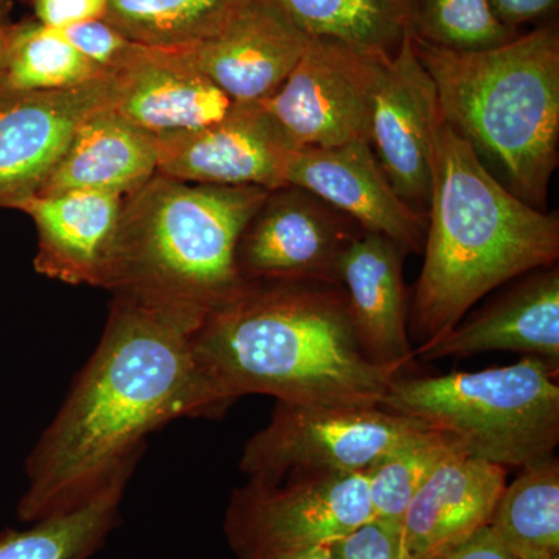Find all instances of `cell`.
Returning a JSON list of instances; mask_svg holds the SVG:
<instances>
[{"label": "cell", "instance_id": "1", "mask_svg": "<svg viewBox=\"0 0 559 559\" xmlns=\"http://www.w3.org/2000/svg\"><path fill=\"white\" fill-rule=\"evenodd\" d=\"M112 297L100 344L28 455L17 507L28 524L80 506L134 471L154 430L227 411L194 353L204 318Z\"/></svg>", "mask_w": 559, "mask_h": 559}, {"label": "cell", "instance_id": "2", "mask_svg": "<svg viewBox=\"0 0 559 559\" xmlns=\"http://www.w3.org/2000/svg\"><path fill=\"white\" fill-rule=\"evenodd\" d=\"M193 347L226 409L250 393L308 406L380 407L399 371L360 347L340 285L242 282L205 314Z\"/></svg>", "mask_w": 559, "mask_h": 559}, {"label": "cell", "instance_id": "3", "mask_svg": "<svg viewBox=\"0 0 559 559\" xmlns=\"http://www.w3.org/2000/svg\"><path fill=\"white\" fill-rule=\"evenodd\" d=\"M428 210L425 263L409 308V336L419 345L454 329L492 289L559 259L558 213L514 197L443 120Z\"/></svg>", "mask_w": 559, "mask_h": 559}, {"label": "cell", "instance_id": "4", "mask_svg": "<svg viewBox=\"0 0 559 559\" xmlns=\"http://www.w3.org/2000/svg\"><path fill=\"white\" fill-rule=\"evenodd\" d=\"M414 38L440 117L514 197L546 210L559 160V35L536 28L479 51Z\"/></svg>", "mask_w": 559, "mask_h": 559}, {"label": "cell", "instance_id": "5", "mask_svg": "<svg viewBox=\"0 0 559 559\" xmlns=\"http://www.w3.org/2000/svg\"><path fill=\"white\" fill-rule=\"evenodd\" d=\"M270 191L153 176L124 198L103 289L205 318L241 288L238 241Z\"/></svg>", "mask_w": 559, "mask_h": 559}, {"label": "cell", "instance_id": "6", "mask_svg": "<svg viewBox=\"0 0 559 559\" xmlns=\"http://www.w3.org/2000/svg\"><path fill=\"white\" fill-rule=\"evenodd\" d=\"M558 366L522 359L513 366L440 377H400L382 409L450 433L474 457L525 468L554 457L559 443Z\"/></svg>", "mask_w": 559, "mask_h": 559}, {"label": "cell", "instance_id": "7", "mask_svg": "<svg viewBox=\"0 0 559 559\" xmlns=\"http://www.w3.org/2000/svg\"><path fill=\"white\" fill-rule=\"evenodd\" d=\"M430 429L419 419L382 407L277 401L270 425L246 443L240 468L249 479L260 481L366 473L378 460Z\"/></svg>", "mask_w": 559, "mask_h": 559}, {"label": "cell", "instance_id": "8", "mask_svg": "<svg viewBox=\"0 0 559 559\" xmlns=\"http://www.w3.org/2000/svg\"><path fill=\"white\" fill-rule=\"evenodd\" d=\"M373 518L366 474H314L249 479L231 495L224 530L237 559H255L330 544Z\"/></svg>", "mask_w": 559, "mask_h": 559}, {"label": "cell", "instance_id": "9", "mask_svg": "<svg viewBox=\"0 0 559 559\" xmlns=\"http://www.w3.org/2000/svg\"><path fill=\"white\" fill-rule=\"evenodd\" d=\"M388 58L310 39L288 79L261 106L297 148L369 140L371 102Z\"/></svg>", "mask_w": 559, "mask_h": 559}, {"label": "cell", "instance_id": "10", "mask_svg": "<svg viewBox=\"0 0 559 559\" xmlns=\"http://www.w3.org/2000/svg\"><path fill=\"white\" fill-rule=\"evenodd\" d=\"M360 230L310 191L290 186L271 190L238 241V274L242 282L340 285L342 252Z\"/></svg>", "mask_w": 559, "mask_h": 559}, {"label": "cell", "instance_id": "11", "mask_svg": "<svg viewBox=\"0 0 559 559\" xmlns=\"http://www.w3.org/2000/svg\"><path fill=\"white\" fill-rule=\"evenodd\" d=\"M119 75L66 90L0 97V209L38 194L83 121L114 108Z\"/></svg>", "mask_w": 559, "mask_h": 559}, {"label": "cell", "instance_id": "12", "mask_svg": "<svg viewBox=\"0 0 559 559\" xmlns=\"http://www.w3.org/2000/svg\"><path fill=\"white\" fill-rule=\"evenodd\" d=\"M440 120L436 84L418 60L409 32L382 64L371 102L369 143L393 189L421 213L429 207Z\"/></svg>", "mask_w": 559, "mask_h": 559}, {"label": "cell", "instance_id": "13", "mask_svg": "<svg viewBox=\"0 0 559 559\" xmlns=\"http://www.w3.org/2000/svg\"><path fill=\"white\" fill-rule=\"evenodd\" d=\"M159 139L157 175L207 186H285L286 164L297 148L261 103H235L229 116L201 130Z\"/></svg>", "mask_w": 559, "mask_h": 559}, {"label": "cell", "instance_id": "14", "mask_svg": "<svg viewBox=\"0 0 559 559\" xmlns=\"http://www.w3.org/2000/svg\"><path fill=\"white\" fill-rule=\"evenodd\" d=\"M285 186L310 191L360 229L384 235L407 253L425 249L428 215L396 193L369 140L294 150L286 164Z\"/></svg>", "mask_w": 559, "mask_h": 559}, {"label": "cell", "instance_id": "15", "mask_svg": "<svg viewBox=\"0 0 559 559\" xmlns=\"http://www.w3.org/2000/svg\"><path fill=\"white\" fill-rule=\"evenodd\" d=\"M308 43L266 0H246L215 35L162 51L207 76L235 103H261L285 83Z\"/></svg>", "mask_w": 559, "mask_h": 559}, {"label": "cell", "instance_id": "16", "mask_svg": "<svg viewBox=\"0 0 559 559\" xmlns=\"http://www.w3.org/2000/svg\"><path fill=\"white\" fill-rule=\"evenodd\" d=\"M406 253L384 235L360 230L337 266L360 347L374 364L401 374L415 360L403 280Z\"/></svg>", "mask_w": 559, "mask_h": 559}, {"label": "cell", "instance_id": "17", "mask_svg": "<svg viewBox=\"0 0 559 559\" xmlns=\"http://www.w3.org/2000/svg\"><path fill=\"white\" fill-rule=\"evenodd\" d=\"M123 202L124 197L108 191L75 190L33 194L14 205L38 234L36 272L72 286L103 288Z\"/></svg>", "mask_w": 559, "mask_h": 559}, {"label": "cell", "instance_id": "18", "mask_svg": "<svg viewBox=\"0 0 559 559\" xmlns=\"http://www.w3.org/2000/svg\"><path fill=\"white\" fill-rule=\"evenodd\" d=\"M506 487L503 466L474 457L465 448L448 455L401 520L412 559H428L487 527Z\"/></svg>", "mask_w": 559, "mask_h": 559}, {"label": "cell", "instance_id": "19", "mask_svg": "<svg viewBox=\"0 0 559 559\" xmlns=\"http://www.w3.org/2000/svg\"><path fill=\"white\" fill-rule=\"evenodd\" d=\"M488 352L524 353L559 367V271L539 270L468 322L414 349L426 362Z\"/></svg>", "mask_w": 559, "mask_h": 559}, {"label": "cell", "instance_id": "20", "mask_svg": "<svg viewBox=\"0 0 559 559\" xmlns=\"http://www.w3.org/2000/svg\"><path fill=\"white\" fill-rule=\"evenodd\" d=\"M117 75L114 109L154 135L201 130L229 116L235 106L212 80L162 50L146 47Z\"/></svg>", "mask_w": 559, "mask_h": 559}, {"label": "cell", "instance_id": "21", "mask_svg": "<svg viewBox=\"0 0 559 559\" xmlns=\"http://www.w3.org/2000/svg\"><path fill=\"white\" fill-rule=\"evenodd\" d=\"M159 139L114 108L80 124L38 194L95 190L130 197L157 175Z\"/></svg>", "mask_w": 559, "mask_h": 559}, {"label": "cell", "instance_id": "22", "mask_svg": "<svg viewBox=\"0 0 559 559\" xmlns=\"http://www.w3.org/2000/svg\"><path fill=\"white\" fill-rule=\"evenodd\" d=\"M308 39L392 57L411 32L415 0H266Z\"/></svg>", "mask_w": 559, "mask_h": 559}, {"label": "cell", "instance_id": "23", "mask_svg": "<svg viewBox=\"0 0 559 559\" xmlns=\"http://www.w3.org/2000/svg\"><path fill=\"white\" fill-rule=\"evenodd\" d=\"M132 471L73 509L32 522L27 530L0 533V559H91L119 521Z\"/></svg>", "mask_w": 559, "mask_h": 559}, {"label": "cell", "instance_id": "24", "mask_svg": "<svg viewBox=\"0 0 559 559\" xmlns=\"http://www.w3.org/2000/svg\"><path fill=\"white\" fill-rule=\"evenodd\" d=\"M105 73L38 21H0V97L66 90Z\"/></svg>", "mask_w": 559, "mask_h": 559}, {"label": "cell", "instance_id": "25", "mask_svg": "<svg viewBox=\"0 0 559 559\" xmlns=\"http://www.w3.org/2000/svg\"><path fill=\"white\" fill-rule=\"evenodd\" d=\"M246 0H108L105 17L132 43L154 50L193 46L218 33Z\"/></svg>", "mask_w": 559, "mask_h": 559}, {"label": "cell", "instance_id": "26", "mask_svg": "<svg viewBox=\"0 0 559 559\" xmlns=\"http://www.w3.org/2000/svg\"><path fill=\"white\" fill-rule=\"evenodd\" d=\"M489 527L518 558L559 555V462L525 466L507 485Z\"/></svg>", "mask_w": 559, "mask_h": 559}, {"label": "cell", "instance_id": "27", "mask_svg": "<svg viewBox=\"0 0 559 559\" xmlns=\"http://www.w3.org/2000/svg\"><path fill=\"white\" fill-rule=\"evenodd\" d=\"M460 448H463L460 441L450 433L430 429L373 463L364 473L373 516L403 520L412 498L430 473Z\"/></svg>", "mask_w": 559, "mask_h": 559}, {"label": "cell", "instance_id": "28", "mask_svg": "<svg viewBox=\"0 0 559 559\" xmlns=\"http://www.w3.org/2000/svg\"><path fill=\"white\" fill-rule=\"evenodd\" d=\"M411 33L455 51L495 49L518 38V31L499 21L489 0H415Z\"/></svg>", "mask_w": 559, "mask_h": 559}, {"label": "cell", "instance_id": "29", "mask_svg": "<svg viewBox=\"0 0 559 559\" xmlns=\"http://www.w3.org/2000/svg\"><path fill=\"white\" fill-rule=\"evenodd\" d=\"M87 61L103 72H120L142 57L146 47L132 43L108 21L94 20L57 31Z\"/></svg>", "mask_w": 559, "mask_h": 559}, {"label": "cell", "instance_id": "30", "mask_svg": "<svg viewBox=\"0 0 559 559\" xmlns=\"http://www.w3.org/2000/svg\"><path fill=\"white\" fill-rule=\"evenodd\" d=\"M330 550L334 559H412L401 521L380 518L331 540Z\"/></svg>", "mask_w": 559, "mask_h": 559}, {"label": "cell", "instance_id": "31", "mask_svg": "<svg viewBox=\"0 0 559 559\" xmlns=\"http://www.w3.org/2000/svg\"><path fill=\"white\" fill-rule=\"evenodd\" d=\"M36 21L51 31L105 17L108 0H31Z\"/></svg>", "mask_w": 559, "mask_h": 559}, {"label": "cell", "instance_id": "32", "mask_svg": "<svg viewBox=\"0 0 559 559\" xmlns=\"http://www.w3.org/2000/svg\"><path fill=\"white\" fill-rule=\"evenodd\" d=\"M428 559H520L496 535L495 530L481 527L468 538L437 551Z\"/></svg>", "mask_w": 559, "mask_h": 559}, {"label": "cell", "instance_id": "33", "mask_svg": "<svg viewBox=\"0 0 559 559\" xmlns=\"http://www.w3.org/2000/svg\"><path fill=\"white\" fill-rule=\"evenodd\" d=\"M557 3L558 0H489V5L499 21L513 31L547 16L555 10Z\"/></svg>", "mask_w": 559, "mask_h": 559}, {"label": "cell", "instance_id": "34", "mask_svg": "<svg viewBox=\"0 0 559 559\" xmlns=\"http://www.w3.org/2000/svg\"><path fill=\"white\" fill-rule=\"evenodd\" d=\"M255 559H334L330 544L310 547V549L283 551V554L266 555Z\"/></svg>", "mask_w": 559, "mask_h": 559}, {"label": "cell", "instance_id": "35", "mask_svg": "<svg viewBox=\"0 0 559 559\" xmlns=\"http://www.w3.org/2000/svg\"><path fill=\"white\" fill-rule=\"evenodd\" d=\"M11 11H13V2L11 0H0V21L11 16Z\"/></svg>", "mask_w": 559, "mask_h": 559}, {"label": "cell", "instance_id": "36", "mask_svg": "<svg viewBox=\"0 0 559 559\" xmlns=\"http://www.w3.org/2000/svg\"><path fill=\"white\" fill-rule=\"evenodd\" d=\"M524 559H559V555H538V557H528Z\"/></svg>", "mask_w": 559, "mask_h": 559}]
</instances>
